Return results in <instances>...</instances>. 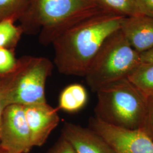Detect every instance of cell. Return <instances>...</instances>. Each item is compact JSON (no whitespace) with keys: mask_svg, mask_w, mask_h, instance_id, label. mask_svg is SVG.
I'll list each match as a JSON object with an SVG mask.
<instances>
[{"mask_svg":"<svg viewBox=\"0 0 153 153\" xmlns=\"http://www.w3.org/2000/svg\"><path fill=\"white\" fill-rule=\"evenodd\" d=\"M124 17L102 11L63 31L52 43L58 71L64 75L85 77L104 42L120 29Z\"/></svg>","mask_w":153,"mask_h":153,"instance_id":"obj_1","label":"cell"},{"mask_svg":"<svg viewBox=\"0 0 153 153\" xmlns=\"http://www.w3.org/2000/svg\"><path fill=\"white\" fill-rule=\"evenodd\" d=\"M103 11L91 0H31L19 21L23 33H39V42L48 45L67 28Z\"/></svg>","mask_w":153,"mask_h":153,"instance_id":"obj_2","label":"cell"},{"mask_svg":"<svg viewBox=\"0 0 153 153\" xmlns=\"http://www.w3.org/2000/svg\"><path fill=\"white\" fill-rule=\"evenodd\" d=\"M96 93L95 117L119 128L141 129L146 114V97L128 78L108 84Z\"/></svg>","mask_w":153,"mask_h":153,"instance_id":"obj_3","label":"cell"},{"mask_svg":"<svg viewBox=\"0 0 153 153\" xmlns=\"http://www.w3.org/2000/svg\"><path fill=\"white\" fill-rule=\"evenodd\" d=\"M53 64L43 57L24 56L18 59L15 69L0 77V90L6 106H24L47 102L45 87Z\"/></svg>","mask_w":153,"mask_h":153,"instance_id":"obj_4","label":"cell"},{"mask_svg":"<svg viewBox=\"0 0 153 153\" xmlns=\"http://www.w3.org/2000/svg\"><path fill=\"white\" fill-rule=\"evenodd\" d=\"M141 64L140 54L119 30L104 42L85 77L88 86L97 93L108 84L128 78Z\"/></svg>","mask_w":153,"mask_h":153,"instance_id":"obj_5","label":"cell"},{"mask_svg":"<svg viewBox=\"0 0 153 153\" xmlns=\"http://www.w3.org/2000/svg\"><path fill=\"white\" fill-rule=\"evenodd\" d=\"M88 128L103 138L115 153H153V141L141 129H128L108 124L95 116Z\"/></svg>","mask_w":153,"mask_h":153,"instance_id":"obj_6","label":"cell"},{"mask_svg":"<svg viewBox=\"0 0 153 153\" xmlns=\"http://www.w3.org/2000/svg\"><path fill=\"white\" fill-rule=\"evenodd\" d=\"M0 147L10 153H28L33 148L24 105L11 104L4 109L0 123Z\"/></svg>","mask_w":153,"mask_h":153,"instance_id":"obj_7","label":"cell"},{"mask_svg":"<svg viewBox=\"0 0 153 153\" xmlns=\"http://www.w3.org/2000/svg\"><path fill=\"white\" fill-rule=\"evenodd\" d=\"M58 110L47 102L25 106L33 147L44 145L51 132L58 126L60 122Z\"/></svg>","mask_w":153,"mask_h":153,"instance_id":"obj_8","label":"cell"},{"mask_svg":"<svg viewBox=\"0 0 153 153\" xmlns=\"http://www.w3.org/2000/svg\"><path fill=\"white\" fill-rule=\"evenodd\" d=\"M61 132L76 153H115L103 138L88 127L65 123Z\"/></svg>","mask_w":153,"mask_h":153,"instance_id":"obj_9","label":"cell"},{"mask_svg":"<svg viewBox=\"0 0 153 153\" xmlns=\"http://www.w3.org/2000/svg\"><path fill=\"white\" fill-rule=\"evenodd\" d=\"M121 31L140 54L153 48V18L145 15L124 17Z\"/></svg>","mask_w":153,"mask_h":153,"instance_id":"obj_10","label":"cell"},{"mask_svg":"<svg viewBox=\"0 0 153 153\" xmlns=\"http://www.w3.org/2000/svg\"><path fill=\"white\" fill-rule=\"evenodd\" d=\"M87 91L84 86L78 83L66 86L61 93L59 107L68 112H75L83 108L88 102Z\"/></svg>","mask_w":153,"mask_h":153,"instance_id":"obj_11","label":"cell"},{"mask_svg":"<svg viewBox=\"0 0 153 153\" xmlns=\"http://www.w3.org/2000/svg\"><path fill=\"white\" fill-rule=\"evenodd\" d=\"M128 79L147 97L153 95V62L141 63Z\"/></svg>","mask_w":153,"mask_h":153,"instance_id":"obj_12","label":"cell"},{"mask_svg":"<svg viewBox=\"0 0 153 153\" xmlns=\"http://www.w3.org/2000/svg\"><path fill=\"white\" fill-rule=\"evenodd\" d=\"M22 34V28L16 26L14 20L6 19L0 21V48L16 49Z\"/></svg>","mask_w":153,"mask_h":153,"instance_id":"obj_13","label":"cell"},{"mask_svg":"<svg viewBox=\"0 0 153 153\" xmlns=\"http://www.w3.org/2000/svg\"><path fill=\"white\" fill-rule=\"evenodd\" d=\"M104 10L125 17L143 15L134 0H96Z\"/></svg>","mask_w":153,"mask_h":153,"instance_id":"obj_14","label":"cell"},{"mask_svg":"<svg viewBox=\"0 0 153 153\" xmlns=\"http://www.w3.org/2000/svg\"><path fill=\"white\" fill-rule=\"evenodd\" d=\"M31 0H0V21L19 20L27 10Z\"/></svg>","mask_w":153,"mask_h":153,"instance_id":"obj_15","label":"cell"},{"mask_svg":"<svg viewBox=\"0 0 153 153\" xmlns=\"http://www.w3.org/2000/svg\"><path fill=\"white\" fill-rule=\"evenodd\" d=\"M17 63L15 49L0 48V77L11 73L16 68Z\"/></svg>","mask_w":153,"mask_h":153,"instance_id":"obj_16","label":"cell"},{"mask_svg":"<svg viewBox=\"0 0 153 153\" xmlns=\"http://www.w3.org/2000/svg\"><path fill=\"white\" fill-rule=\"evenodd\" d=\"M141 129L153 141V95L146 97V109Z\"/></svg>","mask_w":153,"mask_h":153,"instance_id":"obj_17","label":"cell"},{"mask_svg":"<svg viewBox=\"0 0 153 153\" xmlns=\"http://www.w3.org/2000/svg\"><path fill=\"white\" fill-rule=\"evenodd\" d=\"M48 153H76V152L70 142L61 136Z\"/></svg>","mask_w":153,"mask_h":153,"instance_id":"obj_18","label":"cell"},{"mask_svg":"<svg viewBox=\"0 0 153 153\" xmlns=\"http://www.w3.org/2000/svg\"><path fill=\"white\" fill-rule=\"evenodd\" d=\"M143 15L153 18V0H134Z\"/></svg>","mask_w":153,"mask_h":153,"instance_id":"obj_19","label":"cell"},{"mask_svg":"<svg viewBox=\"0 0 153 153\" xmlns=\"http://www.w3.org/2000/svg\"><path fill=\"white\" fill-rule=\"evenodd\" d=\"M141 63L153 62V48L140 54Z\"/></svg>","mask_w":153,"mask_h":153,"instance_id":"obj_20","label":"cell"},{"mask_svg":"<svg viewBox=\"0 0 153 153\" xmlns=\"http://www.w3.org/2000/svg\"><path fill=\"white\" fill-rule=\"evenodd\" d=\"M5 108V104L4 103V100L2 94H1V90H0V123H1L2 114L3 111Z\"/></svg>","mask_w":153,"mask_h":153,"instance_id":"obj_21","label":"cell"},{"mask_svg":"<svg viewBox=\"0 0 153 153\" xmlns=\"http://www.w3.org/2000/svg\"><path fill=\"white\" fill-rule=\"evenodd\" d=\"M0 153H10L9 152H7L6 150H4V149H3L2 148H1L0 147Z\"/></svg>","mask_w":153,"mask_h":153,"instance_id":"obj_22","label":"cell"},{"mask_svg":"<svg viewBox=\"0 0 153 153\" xmlns=\"http://www.w3.org/2000/svg\"><path fill=\"white\" fill-rule=\"evenodd\" d=\"M91 1H95V2H97V1H96V0H91Z\"/></svg>","mask_w":153,"mask_h":153,"instance_id":"obj_23","label":"cell"}]
</instances>
